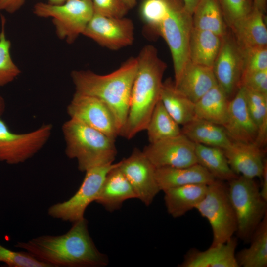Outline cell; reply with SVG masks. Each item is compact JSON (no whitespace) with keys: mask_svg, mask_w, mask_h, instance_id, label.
Returning <instances> with one entry per match:
<instances>
[{"mask_svg":"<svg viewBox=\"0 0 267 267\" xmlns=\"http://www.w3.org/2000/svg\"><path fill=\"white\" fill-rule=\"evenodd\" d=\"M5 108V103L3 98L0 96V116L3 113Z\"/></svg>","mask_w":267,"mask_h":267,"instance_id":"cell-45","label":"cell"},{"mask_svg":"<svg viewBox=\"0 0 267 267\" xmlns=\"http://www.w3.org/2000/svg\"><path fill=\"white\" fill-rule=\"evenodd\" d=\"M229 196L235 214L237 237L245 243L267 213V202L254 178L241 175L228 181Z\"/></svg>","mask_w":267,"mask_h":267,"instance_id":"cell-5","label":"cell"},{"mask_svg":"<svg viewBox=\"0 0 267 267\" xmlns=\"http://www.w3.org/2000/svg\"><path fill=\"white\" fill-rule=\"evenodd\" d=\"M137 59V68L131 92L128 112L119 136L134 138L145 130L158 101L167 64L152 45L144 46Z\"/></svg>","mask_w":267,"mask_h":267,"instance_id":"cell-2","label":"cell"},{"mask_svg":"<svg viewBox=\"0 0 267 267\" xmlns=\"http://www.w3.org/2000/svg\"><path fill=\"white\" fill-rule=\"evenodd\" d=\"M0 116V161L9 164L24 162L39 152L49 140L51 124H44L32 131L12 132Z\"/></svg>","mask_w":267,"mask_h":267,"instance_id":"cell-10","label":"cell"},{"mask_svg":"<svg viewBox=\"0 0 267 267\" xmlns=\"http://www.w3.org/2000/svg\"><path fill=\"white\" fill-rule=\"evenodd\" d=\"M1 29L0 32V86L13 81L21 71L14 63L10 54L11 42L6 38L5 28L6 19L0 15Z\"/></svg>","mask_w":267,"mask_h":267,"instance_id":"cell-33","label":"cell"},{"mask_svg":"<svg viewBox=\"0 0 267 267\" xmlns=\"http://www.w3.org/2000/svg\"><path fill=\"white\" fill-rule=\"evenodd\" d=\"M193 28L223 36L227 27L218 0H200L192 14Z\"/></svg>","mask_w":267,"mask_h":267,"instance_id":"cell-30","label":"cell"},{"mask_svg":"<svg viewBox=\"0 0 267 267\" xmlns=\"http://www.w3.org/2000/svg\"><path fill=\"white\" fill-rule=\"evenodd\" d=\"M264 14L254 7L252 12L229 28L242 49L267 46Z\"/></svg>","mask_w":267,"mask_h":267,"instance_id":"cell-22","label":"cell"},{"mask_svg":"<svg viewBox=\"0 0 267 267\" xmlns=\"http://www.w3.org/2000/svg\"><path fill=\"white\" fill-rule=\"evenodd\" d=\"M244 88L248 110L258 128L254 143L262 148L267 141V94Z\"/></svg>","mask_w":267,"mask_h":267,"instance_id":"cell-32","label":"cell"},{"mask_svg":"<svg viewBox=\"0 0 267 267\" xmlns=\"http://www.w3.org/2000/svg\"><path fill=\"white\" fill-rule=\"evenodd\" d=\"M195 209L211 225L213 234L211 245L223 243L236 233L235 214L228 186L223 181L216 179L209 184L205 196Z\"/></svg>","mask_w":267,"mask_h":267,"instance_id":"cell-7","label":"cell"},{"mask_svg":"<svg viewBox=\"0 0 267 267\" xmlns=\"http://www.w3.org/2000/svg\"><path fill=\"white\" fill-rule=\"evenodd\" d=\"M195 144L183 134L149 144L142 151L156 168L185 167L197 164Z\"/></svg>","mask_w":267,"mask_h":267,"instance_id":"cell-15","label":"cell"},{"mask_svg":"<svg viewBox=\"0 0 267 267\" xmlns=\"http://www.w3.org/2000/svg\"><path fill=\"white\" fill-rule=\"evenodd\" d=\"M67 0H48V3L53 5H60L64 3Z\"/></svg>","mask_w":267,"mask_h":267,"instance_id":"cell-46","label":"cell"},{"mask_svg":"<svg viewBox=\"0 0 267 267\" xmlns=\"http://www.w3.org/2000/svg\"><path fill=\"white\" fill-rule=\"evenodd\" d=\"M249 247L236 254L239 267L267 266V213L258 225L249 241Z\"/></svg>","mask_w":267,"mask_h":267,"instance_id":"cell-29","label":"cell"},{"mask_svg":"<svg viewBox=\"0 0 267 267\" xmlns=\"http://www.w3.org/2000/svg\"><path fill=\"white\" fill-rule=\"evenodd\" d=\"M167 8V0H144L140 12L146 25L155 32L164 18Z\"/></svg>","mask_w":267,"mask_h":267,"instance_id":"cell-35","label":"cell"},{"mask_svg":"<svg viewBox=\"0 0 267 267\" xmlns=\"http://www.w3.org/2000/svg\"><path fill=\"white\" fill-rule=\"evenodd\" d=\"M33 12L40 17L51 18L58 38L69 44L83 34L94 14L91 0H67L60 5L39 2Z\"/></svg>","mask_w":267,"mask_h":267,"instance_id":"cell-8","label":"cell"},{"mask_svg":"<svg viewBox=\"0 0 267 267\" xmlns=\"http://www.w3.org/2000/svg\"><path fill=\"white\" fill-rule=\"evenodd\" d=\"M0 262L10 267H49L25 251H13L0 244Z\"/></svg>","mask_w":267,"mask_h":267,"instance_id":"cell-36","label":"cell"},{"mask_svg":"<svg viewBox=\"0 0 267 267\" xmlns=\"http://www.w3.org/2000/svg\"><path fill=\"white\" fill-rule=\"evenodd\" d=\"M118 164L107 174L95 202L112 212L121 208L127 200L137 198L136 194Z\"/></svg>","mask_w":267,"mask_h":267,"instance_id":"cell-20","label":"cell"},{"mask_svg":"<svg viewBox=\"0 0 267 267\" xmlns=\"http://www.w3.org/2000/svg\"><path fill=\"white\" fill-rule=\"evenodd\" d=\"M222 150L236 174L254 179L261 177L266 160L263 159L262 148L255 143L231 141Z\"/></svg>","mask_w":267,"mask_h":267,"instance_id":"cell-17","label":"cell"},{"mask_svg":"<svg viewBox=\"0 0 267 267\" xmlns=\"http://www.w3.org/2000/svg\"><path fill=\"white\" fill-rule=\"evenodd\" d=\"M167 11L155 32L167 44L172 55L176 82L189 61L188 44L193 27L192 15L185 9L183 0H167Z\"/></svg>","mask_w":267,"mask_h":267,"instance_id":"cell-6","label":"cell"},{"mask_svg":"<svg viewBox=\"0 0 267 267\" xmlns=\"http://www.w3.org/2000/svg\"><path fill=\"white\" fill-rule=\"evenodd\" d=\"M195 144L197 163L206 169L216 179L228 182L239 176L231 168L222 149Z\"/></svg>","mask_w":267,"mask_h":267,"instance_id":"cell-28","label":"cell"},{"mask_svg":"<svg viewBox=\"0 0 267 267\" xmlns=\"http://www.w3.org/2000/svg\"><path fill=\"white\" fill-rule=\"evenodd\" d=\"M119 168L134 189L137 198L149 206L160 191L156 167L143 152L134 148L131 155L120 161Z\"/></svg>","mask_w":267,"mask_h":267,"instance_id":"cell-13","label":"cell"},{"mask_svg":"<svg viewBox=\"0 0 267 267\" xmlns=\"http://www.w3.org/2000/svg\"><path fill=\"white\" fill-rule=\"evenodd\" d=\"M145 130L149 143L177 136L181 133L179 125L169 114L160 100L152 113Z\"/></svg>","mask_w":267,"mask_h":267,"instance_id":"cell-31","label":"cell"},{"mask_svg":"<svg viewBox=\"0 0 267 267\" xmlns=\"http://www.w3.org/2000/svg\"><path fill=\"white\" fill-rule=\"evenodd\" d=\"M229 100L217 84L195 103V118L223 126L227 119Z\"/></svg>","mask_w":267,"mask_h":267,"instance_id":"cell-27","label":"cell"},{"mask_svg":"<svg viewBox=\"0 0 267 267\" xmlns=\"http://www.w3.org/2000/svg\"><path fill=\"white\" fill-rule=\"evenodd\" d=\"M254 7L261 11L264 14L265 13L267 0H253Z\"/></svg>","mask_w":267,"mask_h":267,"instance_id":"cell-43","label":"cell"},{"mask_svg":"<svg viewBox=\"0 0 267 267\" xmlns=\"http://www.w3.org/2000/svg\"><path fill=\"white\" fill-rule=\"evenodd\" d=\"M62 131L66 155L77 160L80 171L113 163L117 154L115 139L72 118L64 123Z\"/></svg>","mask_w":267,"mask_h":267,"instance_id":"cell-4","label":"cell"},{"mask_svg":"<svg viewBox=\"0 0 267 267\" xmlns=\"http://www.w3.org/2000/svg\"><path fill=\"white\" fill-rule=\"evenodd\" d=\"M222 37L210 31L192 27L188 44L189 60L212 67L221 46Z\"/></svg>","mask_w":267,"mask_h":267,"instance_id":"cell-24","label":"cell"},{"mask_svg":"<svg viewBox=\"0 0 267 267\" xmlns=\"http://www.w3.org/2000/svg\"><path fill=\"white\" fill-rule=\"evenodd\" d=\"M207 184L186 185L163 191L167 212L174 218H179L195 209L205 196Z\"/></svg>","mask_w":267,"mask_h":267,"instance_id":"cell-23","label":"cell"},{"mask_svg":"<svg viewBox=\"0 0 267 267\" xmlns=\"http://www.w3.org/2000/svg\"><path fill=\"white\" fill-rule=\"evenodd\" d=\"M228 28L249 15L254 8L253 0H218Z\"/></svg>","mask_w":267,"mask_h":267,"instance_id":"cell-34","label":"cell"},{"mask_svg":"<svg viewBox=\"0 0 267 267\" xmlns=\"http://www.w3.org/2000/svg\"><path fill=\"white\" fill-rule=\"evenodd\" d=\"M200 0H183L186 10L192 15Z\"/></svg>","mask_w":267,"mask_h":267,"instance_id":"cell-42","label":"cell"},{"mask_svg":"<svg viewBox=\"0 0 267 267\" xmlns=\"http://www.w3.org/2000/svg\"><path fill=\"white\" fill-rule=\"evenodd\" d=\"M212 69L218 85L230 100L241 87L243 72L242 49L228 28Z\"/></svg>","mask_w":267,"mask_h":267,"instance_id":"cell-11","label":"cell"},{"mask_svg":"<svg viewBox=\"0 0 267 267\" xmlns=\"http://www.w3.org/2000/svg\"><path fill=\"white\" fill-rule=\"evenodd\" d=\"M156 178L160 191L193 184L209 185L216 179L203 166L197 163L185 167L156 168Z\"/></svg>","mask_w":267,"mask_h":267,"instance_id":"cell-21","label":"cell"},{"mask_svg":"<svg viewBox=\"0 0 267 267\" xmlns=\"http://www.w3.org/2000/svg\"><path fill=\"white\" fill-rule=\"evenodd\" d=\"M26 0H0V11L12 14L18 11Z\"/></svg>","mask_w":267,"mask_h":267,"instance_id":"cell-40","label":"cell"},{"mask_svg":"<svg viewBox=\"0 0 267 267\" xmlns=\"http://www.w3.org/2000/svg\"><path fill=\"white\" fill-rule=\"evenodd\" d=\"M70 118L115 139L119 135L115 118L109 107L100 99L75 92L67 106Z\"/></svg>","mask_w":267,"mask_h":267,"instance_id":"cell-12","label":"cell"},{"mask_svg":"<svg viewBox=\"0 0 267 267\" xmlns=\"http://www.w3.org/2000/svg\"><path fill=\"white\" fill-rule=\"evenodd\" d=\"M223 127L232 141L255 142L258 128L248 110L244 87L241 86L229 100L227 119Z\"/></svg>","mask_w":267,"mask_h":267,"instance_id":"cell-16","label":"cell"},{"mask_svg":"<svg viewBox=\"0 0 267 267\" xmlns=\"http://www.w3.org/2000/svg\"><path fill=\"white\" fill-rule=\"evenodd\" d=\"M15 247L49 267H103L109 263L108 256L98 250L90 237L85 218L73 222L64 234L38 236L17 242Z\"/></svg>","mask_w":267,"mask_h":267,"instance_id":"cell-1","label":"cell"},{"mask_svg":"<svg viewBox=\"0 0 267 267\" xmlns=\"http://www.w3.org/2000/svg\"><path fill=\"white\" fill-rule=\"evenodd\" d=\"M242 51L243 58L242 77L267 69V46L246 48Z\"/></svg>","mask_w":267,"mask_h":267,"instance_id":"cell-37","label":"cell"},{"mask_svg":"<svg viewBox=\"0 0 267 267\" xmlns=\"http://www.w3.org/2000/svg\"><path fill=\"white\" fill-rule=\"evenodd\" d=\"M241 86L267 94V69L244 76L241 80Z\"/></svg>","mask_w":267,"mask_h":267,"instance_id":"cell-39","label":"cell"},{"mask_svg":"<svg viewBox=\"0 0 267 267\" xmlns=\"http://www.w3.org/2000/svg\"><path fill=\"white\" fill-rule=\"evenodd\" d=\"M83 35L103 47L118 50L133 44L134 26L131 19L125 17H107L94 13Z\"/></svg>","mask_w":267,"mask_h":267,"instance_id":"cell-14","label":"cell"},{"mask_svg":"<svg viewBox=\"0 0 267 267\" xmlns=\"http://www.w3.org/2000/svg\"><path fill=\"white\" fill-rule=\"evenodd\" d=\"M126 7L130 10L136 4L137 0H122Z\"/></svg>","mask_w":267,"mask_h":267,"instance_id":"cell-44","label":"cell"},{"mask_svg":"<svg viewBox=\"0 0 267 267\" xmlns=\"http://www.w3.org/2000/svg\"><path fill=\"white\" fill-rule=\"evenodd\" d=\"M94 13L107 17H123L129 10L122 0H91Z\"/></svg>","mask_w":267,"mask_h":267,"instance_id":"cell-38","label":"cell"},{"mask_svg":"<svg viewBox=\"0 0 267 267\" xmlns=\"http://www.w3.org/2000/svg\"><path fill=\"white\" fill-rule=\"evenodd\" d=\"M262 178V183L261 188L260 189V193L263 199L267 202V162H265L263 172L261 177Z\"/></svg>","mask_w":267,"mask_h":267,"instance_id":"cell-41","label":"cell"},{"mask_svg":"<svg viewBox=\"0 0 267 267\" xmlns=\"http://www.w3.org/2000/svg\"><path fill=\"white\" fill-rule=\"evenodd\" d=\"M237 244V238L233 236L226 242L211 245L204 251L191 249L178 267H239L235 254Z\"/></svg>","mask_w":267,"mask_h":267,"instance_id":"cell-18","label":"cell"},{"mask_svg":"<svg viewBox=\"0 0 267 267\" xmlns=\"http://www.w3.org/2000/svg\"><path fill=\"white\" fill-rule=\"evenodd\" d=\"M137 68V57H131L107 74L100 75L89 70H74L71 74L76 93L97 98L109 107L119 133L127 119Z\"/></svg>","mask_w":267,"mask_h":267,"instance_id":"cell-3","label":"cell"},{"mask_svg":"<svg viewBox=\"0 0 267 267\" xmlns=\"http://www.w3.org/2000/svg\"><path fill=\"white\" fill-rule=\"evenodd\" d=\"M174 83L176 88L194 103L218 84L212 67L190 60L186 64L178 80Z\"/></svg>","mask_w":267,"mask_h":267,"instance_id":"cell-19","label":"cell"},{"mask_svg":"<svg viewBox=\"0 0 267 267\" xmlns=\"http://www.w3.org/2000/svg\"><path fill=\"white\" fill-rule=\"evenodd\" d=\"M181 133L195 143L224 149L231 140L223 126L199 118L182 126Z\"/></svg>","mask_w":267,"mask_h":267,"instance_id":"cell-25","label":"cell"},{"mask_svg":"<svg viewBox=\"0 0 267 267\" xmlns=\"http://www.w3.org/2000/svg\"><path fill=\"white\" fill-rule=\"evenodd\" d=\"M118 164L112 163L86 171L79 189L68 200L57 203L48 209L51 217L74 222L84 218L87 207L95 201L108 173Z\"/></svg>","mask_w":267,"mask_h":267,"instance_id":"cell-9","label":"cell"},{"mask_svg":"<svg viewBox=\"0 0 267 267\" xmlns=\"http://www.w3.org/2000/svg\"><path fill=\"white\" fill-rule=\"evenodd\" d=\"M160 100L169 114L179 125L183 126L195 118V103L176 88L174 81L170 78L163 82Z\"/></svg>","mask_w":267,"mask_h":267,"instance_id":"cell-26","label":"cell"}]
</instances>
